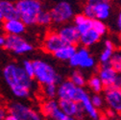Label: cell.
<instances>
[{
    "label": "cell",
    "mask_w": 121,
    "mask_h": 120,
    "mask_svg": "<svg viewBox=\"0 0 121 120\" xmlns=\"http://www.w3.org/2000/svg\"><path fill=\"white\" fill-rule=\"evenodd\" d=\"M3 77L13 94L20 99L30 96L34 86L33 79L30 78L24 68L17 64H9L3 69Z\"/></svg>",
    "instance_id": "6da1fadb"
},
{
    "label": "cell",
    "mask_w": 121,
    "mask_h": 120,
    "mask_svg": "<svg viewBox=\"0 0 121 120\" xmlns=\"http://www.w3.org/2000/svg\"><path fill=\"white\" fill-rule=\"evenodd\" d=\"M35 66V76L34 79L42 86L55 84L60 85L62 83V77L58 74L56 69L47 62L42 60L33 61Z\"/></svg>",
    "instance_id": "7a4b0ae2"
},
{
    "label": "cell",
    "mask_w": 121,
    "mask_h": 120,
    "mask_svg": "<svg viewBox=\"0 0 121 120\" xmlns=\"http://www.w3.org/2000/svg\"><path fill=\"white\" fill-rule=\"evenodd\" d=\"M16 5L19 18L26 26L36 24L39 14L43 11L40 0H18Z\"/></svg>",
    "instance_id": "3957f363"
},
{
    "label": "cell",
    "mask_w": 121,
    "mask_h": 120,
    "mask_svg": "<svg viewBox=\"0 0 121 120\" xmlns=\"http://www.w3.org/2000/svg\"><path fill=\"white\" fill-rule=\"evenodd\" d=\"M53 22L62 24L74 18V7L72 3L67 0H60L50 11Z\"/></svg>",
    "instance_id": "277c9868"
},
{
    "label": "cell",
    "mask_w": 121,
    "mask_h": 120,
    "mask_svg": "<svg viewBox=\"0 0 121 120\" xmlns=\"http://www.w3.org/2000/svg\"><path fill=\"white\" fill-rule=\"evenodd\" d=\"M5 49L17 54L22 55L33 51L34 47L31 43H29L24 38L17 35H7L5 37Z\"/></svg>",
    "instance_id": "5b68a950"
},
{
    "label": "cell",
    "mask_w": 121,
    "mask_h": 120,
    "mask_svg": "<svg viewBox=\"0 0 121 120\" xmlns=\"http://www.w3.org/2000/svg\"><path fill=\"white\" fill-rule=\"evenodd\" d=\"M9 112L13 114L17 120H43L40 113L22 103L11 104L9 106Z\"/></svg>",
    "instance_id": "8992f818"
},
{
    "label": "cell",
    "mask_w": 121,
    "mask_h": 120,
    "mask_svg": "<svg viewBox=\"0 0 121 120\" xmlns=\"http://www.w3.org/2000/svg\"><path fill=\"white\" fill-rule=\"evenodd\" d=\"M69 64L73 67H81L84 69L92 68L95 65V60L90 56L86 47H81L77 49V52L71 58Z\"/></svg>",
    "instance_id": "52a82bcc"
},
{
    "label": "cell",
    "mask_w": 121,
    "mask_h": 120,
    "mask_svg": "<svg viewBox=\"0 0 121 120\" xmlns=\"http://www.w3.org/2000/svg\"><path fill=\"white\" fill-rule=\"evenodd\" d=\"M104 99L111 111L121 114V89L113 86L105 87Z\"/></svg>",
    "instance_id": "ba28073f"
},
{
    "label": "cell",
    "mask_w": 121,
    "mask_h": 120,
    "mask_svg": "<svg viewBox=\"0 0 121 120\" xmlns=\"http://www.w3.org/2000/svg\"><path fill=\"white\" fill-rule=\"evenodd\" d=\"M65 42L62 39V38L60 37L58 32H48L45 36L43 42H42V48L43 50L49 53V54H55L60 48H62L65 45Z\"/></svg>",
    "instance_id": "9c48e42d"
},
{
    "label": "cell",
    "mask_w": 121,
    "mask_h": 120,
    "mask_svg": "<svg viewBox=\"0 0 121 120\" xmlns=\"http://www.w3.org/2000/svg\"><path fill=\"white\" fill-rule=\"evenodd\" d=\"M59 107L67 116L76 117L78 120L84 116V110L81 104L74 100H59Z\"/></svg>",
    "instance_id": "30bf717a"
},
{
    "label": "cell",
    "mask_w": 121,
    "mask_h": 120,
    "mask_svg": "<svg viewBox=\"0 0 121 120\" xmlns=\"http://www.w3.org/2000/svg\"><path fill=\"white\" fill-rule=\"evenodd\" d=\"M58 34L62 38L65 44H71V45H76L80 42L81 35L78 32V30L75 25L67 24L63 27H60L58 31Z\"/></svg>",
    "instance_id": "8fae6325"
},
{
    "label": "cell",
    "mask_w": 121,
    "mask_h": 120,
    "mask_svg": "<svg viewBox=\"0 0 121 120\" xmlns=\"http://www.w3.org/2000/svg\"><path fill=\"white\" fill-rule=\"evenodd\" d=\"M78 86H75L70 80L63 81L58 86V94L60 100H74Z\"/></svg>",
    "instance_id": "7c38bea8"
},
{
    "label": "cell",
    "mask_w": 121,
    "mask_h": 120,
    "mask_svg": "<svg viewBox=\"0 0 121 120\" xmlns=\"http://www.w3.org/2000/svg\"><path fill=\"white\" fill-rule=\"evenodd\" d=\"M117 72L113 69V67L111 65V64H101L98 68V76L101 79L102 83L104 84L105 87L112 86L114 80L116 78Z\"/></svg>",
    "instance_id": "4fadbf2b"
},
{
    "label": "cell",
    "mask_w": 121,
    "mask_h": 120,
    "mask_svg": "<svg viewBox=\"0 0 121 120\" xmlns=\"http://www.w3.org/2000/svg\"><path fill=\"white\" fill-rule=\"evenodd\" d=\"M2 28L4 32L8 35L21 36L26 30V25L20 18H18V19L4 20Z\"/></svg>",
    "instance_id": "5bb4252c"
},
{
    "label": "cell",
    "mask_w": 121,
    "mask_h": 120,
    "mask_svg": "<svg viewBox=\"0 0 121 120\" xmlns=\"http://www.w3.org/2000/svg\"><path fill=\"white\" fill-rule=\"evenodd\" d=\"M0 8H1L4 20L19 18V13L17 9V5L10 0H1L0 1Z\"/></svg>",
    "instance_id": "9a60e30c"
},
{
    "label": "cell",
    "mask_w": 121,
    "mask_h": 120,
    "mask_svg": "<svg viewBox=\"0 0 121 120\" xmlns=\"http://www.w3.org/2000/svg\"><path fill=\"white\" fill-rule=\"evenodd\" d=\"M73 21H74V25L76 26L80 35H83L92 29V19L87 18L84 13L75 14Z\"/></svg>",
    "instance_id": "2e32d148"
},
{
    "label": "cell",
    "mask_w": 121,
    "mask_h": 120,
    "mask_svg": "<svg viewBox=\"0 0 121 120\" xmlns=\"http://www.w3.org/2000/svg\"><path fill=\"white\" fill-rule=\"evenodd\" d=\"M77 52L76 45H71V44H65V45L60 48L55 54L54 57L60 61H70L71 58Z\"/></svg>",
    "instance_id": "e0dca14e"
},
{
    "label": "cell",
    "mask_w": 121,
    "mask_h": 120,
    "mask_svg": "<svg viewBox=\"0 0 121 120\" xmlns=\"http://www.w3.org/2000/svg\"><path fill=\"white\" fill-rule=\"evenodd\" d=\"M81 106L84 110V111L93 120H99L100 118V113L98 111V110L93 106V104L91 102L89 95H87L86 97H85L82 101H81Z\"/></svg>",
    "instance_id": "ac0fdd59"
},
{
    "label": "cell",
    "mask_w": 121,
    "mask_h": 120,
    "mask_svg": "<svg viewBox=\"0 0 121 120\" xmlns=\"http://www.w3.org/2000/svg\"><path fill=\"white\" fill-rule=\"evenodd\" d=\"M101 39V36L96 33L93 29L89 30L86 33L81 35L80 38V43L82 44L83 47H89V46H92L93 44L97 43Z\"/></svg>",
    "instance_id": "d6986e66"
},
{
    "label": "cell",
    "mask_w": 121,
    "mask_h": 120,
    "mask_svg": "<svg viewBox=\"0 0 121 120\" xmlns=\"http://www.w3.org/2000/svg\"><path fill=\"white\" fill-rule=\"evenodd\" d=\"M113 54H114V44L112 43V40L107 39L105 41L104 50L101 52L100 57H99V61H100L101 64H110Z\"/></svg>",
    "instance_id": "ffe728a7"
},
{
    "label": "cell",
    "mask_w": 121,
    "mask_h": 120,
    "mask_svg": "<svg viewBox=\"0 0 121 120\" xmlns=\"http://www.w3.org/2000/svg\"><path fill=\"white\" fill-rule=\"evenodd\" d=\"M95 11V19H99L104 21L110 17L111 13V4L110 2L100 3L94 6Z\"/></svg>",
    "instance_id": "44dd1931"
},
{
    "label": "cell",
    "mask_w": 121,
    "mask_h": 120,
    "mask_svg": "<svg viewBox=\"0 0 121 120\" xmlns=\"http://www.w3.org/2000/svg\"><path fill=\"white\" fill-rule=\"evenodd\" d=\"M59 108L60 107L58 101H56L55 99H47L45 102L42 103L40 107V111L42 115L50 117L54 113V111H57Z\"/></svg>",
    "instance_id": "7402d4cb"
},
{
    "label": "cell",
    "mask_w": 121,
    "mask_h": 120,
    "mask_svg": "<svg viewBox=\"0 0 121 120\" xmlns=\"http://www.w3.org/2000/svg\"><path fill=\"white\" fill-rule=\"evenodd\" d=\"M87 85H88L89 88L91 89L94 93L99 94L101 91L105 90V86L102 83L98 75H93V76L90 77L87 81Z\"/></svg>",
    "instance_id": "603a6c76"
},
{
    "label": "cell",
    "mask_w": 121,
    "mask_h": 120,
    "mask_svg": "<svg viewBox=\"0 0 121 120\" xmlns=\"http://www.w3.org/2000/svg\"><path fill=\"white\" fill-rule=\"evenodd\" d=\"M69 80L78 87H84L86 86V78L84 75L79 71H74L71 75Z\"/></svg>",
    "instance_id": "cb8c5ba5"
},
{
    "label": "cell",
    "mask_w": 121,
    "mask_h": 120,
    "mask_svg": "<svg viewBox=\"0 0 121 120\" xmlns=\"http://www.w3.org/2000/svg\"><path fill=\"white\" fill-rule=\"evenodd\" d=\"M42 92L47 99H55V97L58 94V86L55 84L44 86L42 87Z\"/></svg>",
    "instance_id": "d4e9b609"
},
{
    "label": "cell",
    "mask_w": 121,
    "mask_h": 120,
    "mask_svg": "<svg viewBox=\"0 0 121 120\" xmlns=\"http://www.w3.org/2000/svg\"><path fill=\"white\" fill-rule=\"evenodd\" d=\"M52 17H51V13L47 11H42L37 18V24H39L41 26H47L52 22Z\"/></svg>",
    "instance_id": "484cf974"
},
{
    "label": "cell",
    "mask_w": 121,
    "mask_h": 120,
    "mask_svg": "<svg viewBox=\"0 0 121 120\" xmlns=\"http://www.w3.org/2000/svg\"><path fill=\"white\" fill-rule=\"evenodd\" d=\"M92 29L96 33H98L101 37L103 35H105L108 31V28L106 26V24L104 23V21L99 20V19H93L92 20Z\"/></svg>",
    "instance_id": "4316f807"
},
{
    "label": "cell",
    "mask_w": 121,
    "mask_h": 120,
    "mask_svg": "<svg viewBox=\"0 0 121 120\" xmlns=\"http://www.w3.org/2000/svg\"><path fill=\"white\" fill-rule=\"evenodd\" d=\"M110 64L117 73H121V53H114Z\"/></svg>",
    "instance_id": "83f0119b"
},
{
    "label": "cell",
    "mask_w": 121,
    "mask_h": 120,
    "mask_svg": "<svg viewBox=\"0 0 121 120\" xmlns=\"http://www.w3.org/2000/svg\"><path fill=\"white\" fill-rule=\"evenodd\" d=\"M22 67L24 68L25 72L27 73V75L30 77L34 79V76H35V66H34V63L32 61H26L23 62V64H22Z\"/></svg>",
    "instance_id": "f1b7e54d"
},
{
    "label": "cell",
    "mask_w": 121,
    "mask_h": 120,
    "mask_svg": "<svg viewBox=\"0 0 121 120\" xmlns=\"http://www.w3.org/2000/svg\"><path fill=\"white\" fill-rule=\"evenodd\" d=\"M83 13L85 16L89 18V19H95V11H94V6L91 5V4H88L86 3L84 7V10H83Z\"/></svg>",
    "instance_id": "f546056e"
},
{
    "label": "cell",
    "mask_w": 121,
    "mask_h": 120,
    "mask_svg": "<svg viewBox=\"0 0 121 120\" xmlns=\"http://www.w3.org/2000/svg\"><path fill=\"white\" fill-rule=\"evenodd\" d=\"M90 99H91V102L93 104V106L96 108V109H99V108H102L103 105L105 103V99L100 95V94H97L95 93L94 95H92L91 97H90Z\"/></svg>",
    "instance_id": "4dcf8cb0"
},
{
    "label": "cell",
    "mask_w": 121,
    "mask_h": 120,
    "mask_svg": "<svg viewBox=\"0 0 121 120\" xmlns=\"http://www.w3.org/2000/svg\"><path fill=\"white\" fill-rule=\"evenodd\" d=\"M112 86L121 89V73H117L116 78H115V80H114V83H113Z\"/></svg>",
    "instance_id": "1f68e13d"
},
{
    "label": "cell",
    "mask_w": 121,
    "mask_h": 120,
    "mask_svg": "<svg viewBox=\"0 0 121 120\" xmlns=\"http://www.w3.org/2000/svg\"><path fill=\"white\" fill-rule=\"evenodd\" d=\"M110 1H111V0H87L86 3L95 6V5L100 4V3H106V2H110Z\"/></svg>",
    "instance_id": "d6a6232c"
},
{
    "label": "cell",
    "mask_w": 121,
    "mask_h": 120,
    "mask_svg": "<svg viewBox=\"0 0 121 120\" xmlns=\"http://www.w3.org/2000/svg\"><path fill=\"white\" fill-rule=\"evenodd\" d=\"M7 114H8V113H7V111H6L4 108L0 107V120H5Z\"/></svg>",
    "instance_id": "836d02e7"
},
{
    "label": "cell",
    "mask_w": 121,
    "mask_h": 120,
    "mask_svg": "<svg viewBox=\"0 0 121 120\" xmlns=\"http://www.w3.org/2000/svg\"><path fill=\"white\" fill-rule=\"evenodd\" d=\"M117 28L118 30L121 32V12L118 14V17H117Z\"/></svg>",
    "instance_id": "e575fe53"
},
{
    "label": "cell",
    "mask_w": 121,
    "mask_h": 120,
    "mask_svg": "<svg viewBox=\"0 0 121 120\" xmlns=\"http://www.w3.org/2000/svg\"><path fill=\"white\" fill-rule=\"evenodd\" d=\"M5 120H17V118L14 116L13 114H12V113H8L7 114V116H6V118H5Z\"/></svg>",
    "instance_id": "d590c367"
},
{
    "label": "cell",
    "mask_w": 121,
    "mask_h": 120,
    "mask_svg": "<svg viewBox=\"0 0 121 120\" xmlns=\"http://www.w3.org/2000/svg\"><path fill=\"white\" fill-rule=\"evenodd\" d=\"M5 44V37L0 35V46H4Z\"/></svg>",
    "instance_id": "8d00e7d4"
},
{
    "label": "cell",
    "mask_w": 121,
    "mask_h": 120,
    "mask_svg": "<svg viewBox=\"0 0 121 120\" xmlns=\"http://www.w3.org/2000/svg\"><path fill=\"white\" fill-rule=\"evenodd\" d=\"M64 120H78L76 117H72V116H66Z\"/></svg>",
    "instance_id": "74e56055"
},
{
    "label": "cell",
    "mask_w": 121,
    "mask_h": 120,
    "mask_svg": "<svg viewBox=\"0 0 121 120\" xmlns=\"http://www.w3.org/2000/svg\"><path fill=\"white\" fill-rule=\"evenodd\" d=\"M99 120H109L107 116H105V115H100V118Z\"/></svg>",
    "instance_id": "f35d334b"
},
{
    "label": "cell",
    "mask_w": 121,
    "mask_h": 120,
    "mask_svg": "<svg viewBox=\"0 0 121 120\" xmlns=\"http://www.w3.org/2000/svg\"><path fill=\"white\" fill-rule=\"evenodd\" d=\"M4 18H3V16H2V12H1V8H0V22L3 21Z\"/></svg>",
    "instance_id": "ab89813d"
},
{
    "label": "cell",
    "mask_w": 121,
    "mask_h": 120,
    "mask_svg": "<svg viewBox=\"0 0 121 120\" xmlns=\"http://www.w3.org/2000/svg\"><path fill=\"white\" fill-rule=\"evenodd\" d=\"M119 39H120V41H121V32H120V34H119Z\"/></svg>",
    "instance_id": "60d3db41"
}]
</instances>
